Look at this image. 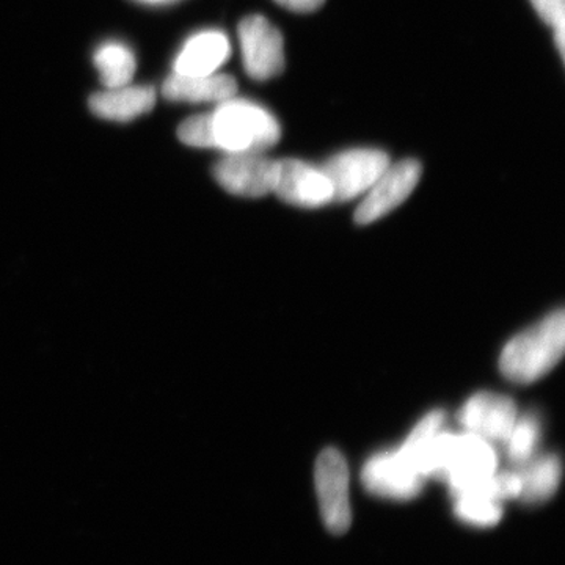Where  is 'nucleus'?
<instances>
[{
	"label": "nucleus",
	"mask_w": 565,
	"mask_h": 565,
	"mask_svg": "<svg viewBox=\"0 0 565 565\" xmlns=\"http://www.w3.org/2000/svg\"><path fill=\"white\" fill-rule=\"evenodd\" d=\"M564 348L565 315L564 310H557L505 344L500 359L501 373L514 384H533L561 362Z\"/></svg>",
	"instance_id": "1"
},
{
	"label": "nucleus",
	"mask_w": 565,
	"mask_h": 565,
	"mask_svg": "<svg viewBox=\"0 0 565 565\" xmlns=\"http://www.w3.org/2000/svg\"><path fill=\"white\" fill-rule=\"evenodd\" d=\"M214 148L226 154L264 152L280 141L277 118L259 104L230 98L211 111Z\"/></svg>",
	"instance_id": "2"
},
{
	"label": "nucleus",
	"mask_w": 565,
	"mask_h": 565,
	"mask_svg": "<svg viewBox=\"0 0 565 565\" xmlns=\"http://www.w3.org/2000/svg\"><path fill=\"white\" fill-rule=\"evenodd\" d=\"M438 446V479L448 482L452 497H459L497 473L492 445L478 435L441 433Z\"/></svg>",
	"instance_id": "3"
},
{
	"label": "nucleus",
	"mask_w": 565,
	"mask_h": 565,
	"mask_svg": "<svg viewBox=\"0 0 565 565\" xmlns=\"http://www.w3.org/2000/svg\"><path fill=\"white\" fill-rule=\"evenodd\" d=\"M388 166L386 152L359 148L333 156L322 163L321 170L332 184V202H349L370 191Z\"/></svg>",
	"instance_id": "4"
},
{
	"label": "nucleus",
	"mask_w": 565,
	"mask_h": 565,
	"mask_svg": "<svg viewBox=\"0 0 565 565\" xmlns=\"http://www.w3.org/2000/svg\"><path fill=\"white\" fill-rule=\"evenodd\" d=\"M316 492L327 530L343 534L352 522L349 500V468L343 455L337 449H323L316 462Z\"/></svg>",
	"instance_id": "5"
},
{
	"label": "nucleus",
	"mask_w": 565,
	"mask_h": 565,
	"mask_svg": "<svg viewBox=\"0 0 565 565\" xmlns=\"http://www.w3.org/2000/svg\"><path fill=\"white\" fill-rule=\"evenodd\" d=\"M239 43L245 73L255 81L280 76L285 70V41L275 25L259 14L239 24Z\"/></svg>",
	"instance_id": "6"
},
{
	"label": "nucleus",
	"mask_w": 565,
	"mask_h": 565,
	"mask_svg": "<svg viewBox=\"0 0 565 565\" xmlns=\"http://www.w3.org/2000/svg\"><path fill=\"white\" fill-rule=\"evenodd\" d=\"M422 172V163L415 159H405L394 166L390 163L388 169L374 182L356 207L355 222L359 225H370L396 210L415 191Z\"/></svg>",
	"instance_id": "7"
},
{
	"label": "nucleus",
	"mask_w": 565,
	"mask_h": 565,
	"mask_svg": "<svg viewBox=\"0 0 565 565\" xmlns=\"http://www.w3.org/2000/svg\"><path fill=\"white\" fill-rule=\"evenodd\" d=\"M362 481L374 497L411 501L422 493L426 479L394 449L371 457L363 467Z\"/></svg>",
	"instance_id": "8"
},
{
	"label": "nucleus",
	"mask_w": 565,
	"mask_h": 565,
	"mask_svg": "<svg viewBox=\"0 0 565 565\" xmlns=\"http://www.w3.org/2000/svg\"><path fill=\"white\" fill-rule=\"evenodd\" d=\"M275 170L277 161L263 152H234L214 167V178L233 195L259 199L273 192Z\"/></svg>",
	"instance_id": "9"
},
{
	"label": "nucleus",
	"mask_w": 565,
	"mask_h": 565,
	"mask_svg": "<svg viewBox=\"0 0 565 565\" xmlns=\"http://www.w3.org/2000/svg\"><path fill=\"white\" fill-rule=\"evenodd\" d=\"M273 192L282 202L300 207H321L333 200V189L321 167L281 159L277 161Z\"/></svg>",
	"instance_id": "10"
},
{
	"label": "nucleus",
	"mask_w": 565,
	"mask_h": 565,
	"mask_svg": "<svg viewBox=\"0 0 565 565\" xmlns=\"http://www.w3.org/2000/svg\"><path fill=\"white\" fill-rule=\"evenodd\" d=\"M459 422L467 433L505 444L516 423L515 403L503 394L478 393L465 403Z\"/></svg>",
	"instance_id": "11"
},
{
	"label": "nucleus",
	"mask_w": 565,
	"mask_h": 565,
	"mask_svg": "<svg viewBox=\"0 0 565 565\" xmlns=\"http://www.w3.org/2000/svg\"><path fill=\"white\" fill-rule=\"evenodd\" d=\"M232 54L228 36L221 31H203L185 41L177 61L173 73L184 76H207L217 73Z\"/></svg>",
	"instance_id": "12"
},
{
	"label": "nucleus",
	"mask_w": 565,
	"mask_h": 565,
	"mask_svg": "<svg viewBox=\"0 0 565 565\" xmlns=\"http://www.w3.org/2000/svg\"><path fill=\"white\" fill-rule=\"evenodd\" d=\"M237 84L230 74L184 76L173 73L163 82L162 93L170 102L222 103L236 96Z\"/></svg>",
	"instance_id": "13"
},
{
	"label": "nucleus",
	"mask_w": 565,
	"mask_h": 565,
	"mask_svg": "<svg viewBox=\"0 0 565 565\" xmlns=\"http://www.w3.org/2000/svg\"><path fill=\"white\" fill-rule=\"evenodd\" d=\"M156 104V93L151 87L109 88L96 93L90 99L93 114L110 121H131L150 111Z\"/></svg>",
	"instance_id": "14"
},
{
	"label": "nucleus",
	"mask_w": 565,
	"mask_h": 565,
	"mask_svg": "<svg viewBox=\"0 0 565 565\" xmlns=\"http://www.w3.org/2000/svg\"><path fill=\"white\" fill-rule=\"evenodd\" d=\"M516 467H519L516 475L522 482L519 500H522L523 503H545L556 493L561 476H563L559 457L555 455L533 456L525 463L516 465Z\"/></svg>",
	"instance_id": "15"
},
{
	"label": "nucleus",
	"mask_w": 565,
	"mask_h": 565,
	"mask_svg": "<svg viewBox=\"0 0 565 565\" xmlns=\"http://www.w3.org/2000/svg\"><path fill=\"white\" fill-rule=\"evenodd\" d=\"M93 62H95L106 88L128 85L132 81L134 73H136V57H134L132 51L125 44L117 43V41L104 43L96 51Z\"/></svg>",
	"instance_id": "16"
},
{
	"label": "nucleus",
	"mask_w": 565,
	"mask_h": 565,
	"mask_svg": "<svg viewBox=\"0 0 565 565\" xmlns=\"http://www.w3.org/2000/svg\"><path fill=\"white\" fill-rule=\"evenodd\" d=\"M455 514L465 525L490 527L503 519L501 503L479 494H463L456 498Z\"/></svg>",
	"instance_id": "17"
},
{
	"label": "nucleus",
	"mask_w": 565,
	"mask_h": 565,
	"mask_svg": "<svg viewBox=\"0 0 565 565\" xmlns=\"http://www.w3.org/2000/svg\"><path fill=\"white\" fill-rule=\"evenodd\" d=\"M541 437V424L533 415H525L522 419L516 418L514 429L505 440L508 457L514 465L525 463L534 456L535 446Z\"/></svg>",
	"instance_id": "18"
},
{
	"label": "nucleus",
	"mask_w": 565,
	"mask_h": 565,
	"mask_svg": "<svg viewBox=\"0 0 565 565\" xmlns=\"http://www.w3.org/2000/svg\"><path fill=\"white\" fill-rule=\"evenodd\" d=\"M182 143L193 148H214L211 114L195 115L182 121L178 129Z\"/></svg>",
	"instance_id": "19"
},
{
	"label": "nucleus",
	"mask_w": 565,
	"mask_h": 565,
	"mask_svg": "<svg viewBox=\"0 0 565 565\" xmlns=\"http://www.w3.org/2000/svg\"><path fill=\"white\" fill-rule=\"evenodd\" d=\"M531 3L553 31L565 29V0H531Z\"/></svg>",
	"instance_id": "20"
},
{
	"label": "nucleus",
	"mask_w": 565,
	"mask_h": 565,
	"mask_svg": "<svg viewBox=\"0 0 565 565\" xmlns=\"http://www.w3.org/2000/svg\"><path fill=\"white\" fill-rule=\"evenodd\" d=\"M275 2L280 3L285 9L296 11V13H311V11L321 9L326 0H275Z\"/></svg>",
	"instance_id": "21"
},
{
	"label": "nucleus",
	"mask_w": 565,
	"mask_h": 565,
	"mask_svg": "<svg viewBox=\"0 0 565 565\" xmlns=\"http://www.w3.org/2000/svg\"><path fill=\"white\" fill-rule=\"evenodd\" d=\"M141 2L161 3V2H169V0H141Z\"/></svg>",
	"instance_id": "22"
}]
</instances>
